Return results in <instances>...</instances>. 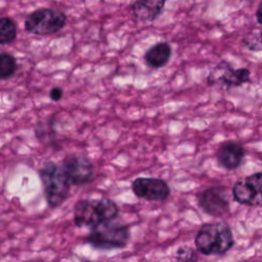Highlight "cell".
<instances>
[{"mask_svg": "<svg viewBox=\"0 0 262 262\" xmlns=\"http://www.w3.org/2000/svg\"><path fill=\"white\" fill-rule=\"evenodd\" d=\"M117 204L107 198L84 199L74 207V223L77 227H94L118 217Z\"/></svg>", "mask_w": 262, "mask_h": 262, "instance_id": "cell-1", "label": "cell"}, {"mask_svg": "<svg viewBox=\"0 0 262 262\" xmlns=\"http://www.w3.org/2000/svg\"><path fill=\"white\" fill-rule=\"evenodd\" d=\"M194 245L203 255H223L233 247L234 239L232 231L226 223H206L199 229Z\"/></svg>", "mask_w": 262, "mask_h": 262, "instance_id": "cell-2", "label": "cell"}, {"mask_svg": "<svg viewBox=\"0 0 262 262\" xmlns=\"http://www.w3.org/2000/svg\"><path fill=\"white\" fill-rule=\"evenodd\" d=\"M39 176L48 206L50 208L59 207L69 196L71 187V183L61 166L48 161L41 167Z\"/></svg>", "mask_w": 262, "mask_h": 262, "instance_id": "cell-3", "label": "cell"}, {"mask_svg": "<svg viewBox=\"0 0 262 262\" xmlns=\"http://www.w3.org/2000/svg\"><path fill=\"white\" fill-rule=\"evenodd\" d=\"M114 220L92 227L85 237L86 243L99 250L125 248L129 242L130 230L127 225Z\"/></svg>", "mask_w": 262, "mask_h": 262, "instance_id": "cell-4", "label": "cell"}, {"mask_svg": "<svg viewBox=\"0 0 262 262\" xmlns=\"http://www.w3.org/2000/svg\"><path fill=\"white\" fill-rule=\"evenodd\" d=\"M67 23L66 14L54 8H40L28 15L25 28L29 33L48 36L57 33Z\"/></svg>", "mask_w": 262, "mask_h": 262, "instance_id": "cell-5", "label": "cell"}, {"mask_svg": "<svg viewBox=\"0 0 262 262\" xmlns=\"http://www.w3.org/2000/svg\"><path fill=\"white\" fill-rule=\"evenodd\" d=\"M60 166L71 184L84 185L94 177V166L86 156H68Z\"/></svg>", "mask_w": 262, "mask_h": 262, "instance_id": "cell-6", "label": "cell"}, {"mask_svg": "<svg viewBox=\"0 0 262 262\" xmlns=\"http://www.w3.org/2000/svg\"><path fill=\"white\" fill-rule=\"evenodd\" d=\"M199 207L207 214L219 217L229 210V196L226 187L211 186L198 194Z\"/></svg>", "mask_w": 262, "mask_h": 262, "instance_id": "cell-7", "label": "cell"}, {"mask_svg": "<svg viewBox=\"0 0 262 262\" xmlns=\"http://www.w3.org/2000/svg\"><path fill=\"white\" fill-rule=\"evenodd\" d=\"M131 188L137 198L146 201L162 202L170 195L168 183L160 178L138 177L133 180Z\"/></svg>", "mask_w": 262, "mask_h": 262, "instance_id": "cell-8", "label": "cell"}, {"mask_svg": "<svg viewBox=\"0 0 262 262\" xmlns=\"http://www.w3.org/2000/svg\"><path fill=\"white\" fill-rule=\"evenodd\" d=\"M251 72L247 68L233 69L226 60L220 61L208 76V84L221 82L226 87H238L250 82Z\"/></svg>", "mask_w": 262, "mask_h": 262, "instance_id": "cell-9", "label": "cell"}, {"mask_svg": "<svg viewBox=\"0 0 262 262\" xmlns=\"http://www.w3.org/2000/svg\"><path fill=\"white\" fill-rule=\"evenodd\" d=\"M246 149L244 145L234 140H227L222 142L216 151V159L218 164L226 170L237 169L245 158Z\"/></svg>", "mask_w": 262, "mask_h": 262, "instance_id": "cell-10", "label": "cell"}, {"mask_svg": "<svg viewBox=\"0 0 262 262\" xmlns=\"http://www.w3.org/2000/svg\"><path fill=\"white\" fill-rule=\"evenodd\" d=\"M166 0H133L130 10L133 18L141 23L154 21L162 12Z\"/></svg>", "mask_w": 262, "mask_h": 262, "instance_id": "cell-11", "label": "cell"}, {"mask_svg": "<svg viewBox=\"0 0 262 262\" xmlns=\"http://www.w3.org/2000/svg\"><path fill=\"white\" fill-rule=\"evenodd\" d=\"M172 48L168 42H158L149 47L144 55V62L151 69H160L168 63L171 58Z\"/></svg>", "mask_w": 262, "mask_h": 262, "instance_id": "cell-12", "label": "cell"}, {"mask_svg": "<svg viewBox=\"0 0 262 262\" xmlns=\"http://www.w3.org/2000/svg\"><path fill=\"white\" fill-rule=\"evenodd\" d=\"M231 192L233 200L242 205L256 206L262 201V196L256 193L245 181L235 182Z\"/></svg>", "mask_w": 262, "mask_h": 262, "instance_id": "cell-13", "label": "cell"}, {"mask_svg": "<svg viewBox=\"0 0 262 262\" xmlns=\"http://www.w3.org/2000/svg\"><path fill=\"white\" fill-rule=\"evenodd\" d=\"M16 37V25L9 17H0V44H8Z\"/></svg>", "mask_w": 262, "mask_h": 262, "instance_id": "cell-14", "label": "cell"}, {"mask_svg": "<svg viewBox=\"0 0 262 262\" xmlns=\"http://www.w3.org/2000/svg\"><path fill=\"white\" fill-rule=\"evenodd\" d=\"M16 70L15 58L8 53H0V79L10 78Z\"/></svg>", "mask_w": 262, "mask_h": 262, "instance_id": "cell-15", "label": "cell"}, {"mask_svg": "<svg viewBox=\"0 0 262 262\" xmlns=\"http://www.w3.org/2000/svg\"><path fill=\"white\" fill-rule=\"evenodd\" d=\"M244 45L252 51H262V29L251 30L243 39Z\"/></svg>", "mask_w": 262, "mask_h": 262, "instance_id": "cell-16", "label": "cell"}, {"mask_svg": "<svg viewBox=\"0 0 262 262\" xmlns=\"http://www.w3.org/2000/svg\"><path fill=\"white\" fill-rule=\"evenodd\" d=\"M176 258L180 262H196L198 261V255L195 251L188 246H182L178 248L176 252Z\"/></svg>", "mask_w": 262, "mask_h": 262, "instance_id": "cell-17", "label": "cell"}, {"mask_svg": "<svg viewBox=\"0 0 262 262\" xmlns=\"http://www.w3.org/2000/svg\"><path fill=\"white\" fill-rule=\"evenodd\" d=\"M256 193L262 196V172H256L247 176L244 180Z\"/></svg>", "mask_w": 262, "mask_h": 262, "instance_id": "cell-18", "label": "cell"}, {"mask_svg": "<svg viewBox=\"0 0 262 262\" xmlns=\"http://www.w3.org/2000/svg\"><path fill=\"white\" fill-rule=\"evenodd\" d=\"M61 96H62V90H61V88H59V87H53V88L51 89V91H50V97H51L52 100L57 101V100H59V99L61 98Z\"/></svg>", "mask_w": 262, "mask_h": 262, "instance_id": "cell-19", "label": "cell"}, {"mask_svg": "<svg viewBox=\"0 0 262 262\" xmlns=\"http://www.w3.org/2000/svg\"><path fill=\"white\" fill-rule=\"evenodd\" d=\"M256 19L258 21V24H260L262 26V1L260 2L257 10H256Z\"/></svg>", "mask_w": 262, "mask_h": 262, "instance_id": "cell-20", "label": "cell"}]
</instances>
